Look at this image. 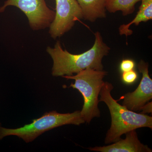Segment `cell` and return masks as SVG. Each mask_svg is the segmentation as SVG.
Segmentation results:
<instances>
[{
	"label": "cell",
	"instance_id": "cell-1",
	"mask_svg": "<svg viewBox=\"0 0 152 152\" xmlns=\"http://www.w3.org/2000/svg\"><path fill=\"white\" fill-rule=\"evenodd\" d=\"M95 36L93 46L80 54H73L63 50L59 41L54 48L48 47L47 53L53 61L52 69L53 76H72L87 69L103 70L102 61L104 57L108 54L110 49L104 42L99 32H96Z\"/></svg>",
	"mask_w": 152,
	"mask_h": 152
},
{
	"label": "cell",
	"instance_id": "cell-2",
	"mask_svg": "<svg viewBox=\"0 0 152 152\" xmlns=\"http://www.w3.org/2000/svg\"><path fill=\"white\" fill-rule=\"evenodd\" d=\"M113 88L112 83L104 82L99 93V101L107 106L111 117V125L105 139L106 144L118 141L129 131L143 127L152 129V117L146 114L137 113L120 104L112 96Z\"/></svg>",
	"mask_w": 152,
	"mask_h": 152
},
{
	"label": "cell",
	"instance_id": "cell-3",
	"mask_svg": "<svg viewBox=\"0 0 152 152\" xmlns=\"http://www.w3.org/2000/svg\"><path fill=\"white\" fill-rule=\"evenodd\" d=\"M107 74L104 70L87 69L75 75L62 77L68 80H75V83L71 84L69 87L77 90L83 95L84 104L80 113L85 123L87 124H90L94 118L100 117V111L98 108L99 96L104 83V78Z\"/></svg>",
	"mask_w": 152,
	"mask_h": 152
},
{
	"label": "cell",
	"instance_id": "cell-4",
	"mask_svg": "<svg viewBox=\"0 0 152 152\" xmlns=\"http://www.w3.org/2000/svg\"><path fill=\"white\" fill-rule=\"evenodd\" d=\"M85 121L80 111L73 113H59L53 111L45 113L39 118L33 120V122L16 129H9L0 126V141L7 136H16L28 143L45 132L64 125L73 124L79 126Z\"/></svg>",
	"mask_w": 152,
	"mask_h": 152
},
{
	"label": "cell",
	"instance_id": "cell-5",
	"mask_svg": "<svg viewBox=\"0 0 152 152\" xmlns=\"http://www.w3.org/2000/svg\"><path fill=\"white\" fill-rule=\"evenodd\" d=\"M9 6H14L26 15L30 27L34 31L50 28L55 18L56 12L49 8L45 0H7L0 7V13Z\"/></svg>",
	"mask_w": 152,
	"mask_h": 152
},
{
	"label": "cell",
	"instance_id": "cell-6",
	"mask_svg": "<svg viewBox=\"0 0 152 152\" xmlns=\"http://www.w3.org/2000/svg\"><path fill=\"white\" fill-rule=\"evenodd\" d=\"M56 16L49 33L56 39L69 31L76 21L83 19L81 9L76 0H56Z\"/></svg>",
	"mask_w": 152,
	"mask_h": 152
},
{
	"label": "cell",
	"instance_id": "cell-7",
	"mask_svg": "<svg viewBox=\"0 0 152 152\" xmlns=\"http://www.w3.org/2000/svg\"><path fill=\"white\" fill-rule=\"evenodd\" d=\"M148 64L141 60L137 65L139 72L142 74L140 84L133 92L125 94L121 98L122 105L129 110L136 112L152 99V80L149 75Z\"/></svg>",
	"mask_w": 152,
	"mask_h": 152
},
{
	"label": "cell",
	"instance_id": "cell-8",
	"mask_svg": "<svg viewBox=\"0 0 152 152\" xmlns=\"http://www.w3.org/2000/svg\"><path fill=\"white\" fill-rule=\"evenodd\" d=\"M126 138H121L118 141L107 146L91 147L88 149L100 152H152L146 145L142 143L138 137L136 130L129 131L125 134Z\"/></svg>",
	"mask_w": 152,
	"mask_h": 152
},
{
	"label": "cell",
	"instance_id": "cell-9",
	"mask_svg": "<svg viewBox=\"0 0 152 152\" xmlns=\"http://www.w3.org/2000/svg\"><path fill=\"white\" fill-rule=\"evenodd\" d=\"M81 9L83 19L94 22L106 17L105 0H76Z\"/></svg>",
	"mask_w": 152,
	"mask_h": 152
},
{
	"label": "cell",
	"instance_id": "cell-10",
	"mask_svg": "<svg viewBox=\"0 0 152 152\" xmlns=\"http://www.w3.org/2000/svg\"><path fill=\"white\" fill-rule=\"evenodd\" d=\"M142 3L139 10L134 18L127 24L121 25L119 28L121 35H125L126 37L132 34L133 31L129 29L132 25L138 26L142 22H146L152 19V0H141Z\"/></svg>",
	"mask_w": 152,
	"mask_h": 152
},
{
	"label": "cell",
	"instance_id": "cell-11",
	"mask_svg": "<svg viewBox=\"0 0 152 152\" xmlns=\"http://www.w3.org/2000/svg\"><path fill=\"white\" fill-rule=\"evenodd\" d=\"M141 0H105L106 10L110 13L121 11L123 15L132 14L136 4Z\"/></svg>",
	"mask_w": 152,
	"mask_h": 152
},
{
	"label": "cell",
	"instance_id": "cell-12",
	"mask_svg": "<svg viewBox=\"0 0 152 152\" xmlns=\"http://www.w3.org/2000/svg\"><path fill=\"white\" fill-rule=\"evenodd\" d=\"M138 75L137 72L134 70L123 72L122 80L124 83L131 85L134 83L137 80Z\"/></svg>",
	"mask_w": 152,
	"mask_h": 152
},
{
	"label": "cell",
	"instance_id": "cell-13",
	"mask_svg": "<svg viewBox=\"0 0 152 152\" xmlns=\"http://www.w3.org/2000/svg\"><path fill=\"white\" fill-rule=\"evenodd\" d=\"M135 66V63L132 59L123 60L120 64V70L122 72L134 70Z\"/></svg>",
	"mask_w": 152,
	"mask_h": 152
},
{
	"label": "cell",
	"instance_id": "cell-14",
	"mask_svg": "<svg viewBox=\"0 0 152 152\" xmlns=\"http://www.w3.org/2000/svg\"><path fill=\"white\" fill-rule=\"evenodd\" d=\"M152 102H148L145 104L142 107L140 111H142L141 113L146 114L147 113H151L152 112Z\"/></svg>",
	"mask_w": 152,
	"mask_h": 152
}]
</instances>
